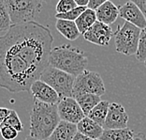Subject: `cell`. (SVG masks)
Wrapping results in <instances>:
<instances>
[{
    "label": "cell",
    "instance_id": "cell-1",
    "mask_svg": "<svg viewBox=\"0 0 146 140\" xmlns=\"http://www.w3.org/2000/svg\"><path fill=\"white\" fill-rule=\"evenodd\" d=\"M52 42L47 26L34 21L12 25L0 36V54L14 56L42 72L49 66Z\"/></svg>",
    "mask_w": 146,
    "mask_h": 140
},
{
    "label": "cell",
    "instance_id": "cell-2",
    "mask_svg": "<svg viewBox=\"0 0 146 140\" xmlns=\"http://www.w3.org/2000/svg\"><path fill=\"white\" fill-rule=\"evenodd\" d=\"M41 72L14 56L0 54V86L11 93L28 91Z\"/></svg>",
    "mask_w": 146,
    "mask_h": 140
},
{
    "label": "cell",
    "instance_id": "cell-3",
    "mask_svg": "<svg viewBox=\"0 0 146 140\" xmlns=\"http://www.w3.org/2000/svg\"><path fill=\"white\" fill-rule=\"evenodd\" d=\"M60 121L57 104H49L35 100L30 111V136L47 140Z\"/></svg>",
    "mask_w": 146,
    "mask_h": 140
},
{
    "label": "cell",
    "instance_id": "cell-4",
    "mask_svg": "<svg viewBox=\"0 0 146 140\" xmlns=\"http://www.w3.org/2000/svg\"><path fill=\"white\" fill-rule=\"evenodd\" d=\"M87 63L88 58L84 50L69 44H62L52 48L49 56V66L75 77L84 71Z\"/></svg>",
    "mask_w": 146,
    "mask_h": 140
},
{
    "label": "cell",
    "instance_id": "cell-5",
    "mask_svg": "<svg viewBox=\"0 0 146 140\" xmlns=\"http://www.w3.org/2000/svg\"><path fill=\"white\" fill-rule=\"evenodd\" d=\"M4 2L11 17V25L34 21L42 9L40 0H4Z\"/></svg>",
    "mask_w": 146,
    "mask_h": 140
},
{
    "label": "cell",
    "instance_id": "cell-6",
    "mask_svg": "<svg viewBox=\"0 0 146 140\" xmlns=\"http://www.w3.org/2000/svg\"><path fill=\"white\" fill-rule=\"evenodd\" d=\"M39 80L45 82L57 92L59 97H72L75 76L56 68L48 66L41 72Z\"/></svg>",
    "mask_w": 146,
    "mask_h": 140
},
{
    "label": "cell",
    "instance_id": "cell-7",
    "mask_svg": "<svg viewBox=\"0 0 146 140\" xmlns=\"http://www.w3.org/2000/svg\"><path fill=\"white\" fill-rule=\"evenodd\" d=\"M141 30V28L128 22H125L123 25H118L117 30L113 34L116 51L125 56L135 55Z\"/></svg>",
    "mask_w": 146,
    "mask_h": 140
},
{
    "label": "cell",
    "instance_id": "cell-8",
    "mask_svg": "<svg viewBox=\"0 0 146 140\" xmlns=\"http://www.w3.org/2000/svg\"><path fill=\"white\" fill-rule=\"evenodd\" d=\"M105 86L100 74L97 72L84 70L82 73L75 77L72 89V97L76 98L79 95L90 93L101 97L105 93Z\"/></svg>",
    "mask_w": 146,
    "mask_h": 140
},
{
    "label": "cell",
    "instance_id": "cell-9",
    "mask_svg": "<svg viewBox=\"0 0 146 140\" xmlns=\"http://www.w3.org/2000/svg\"><path fill=\"white\" fill-rule=\"evenodd\" d=\"M57 109L61 121L70 122L73 124H77L86 117L77 101L73 97L61 98L57 104Z\"/></svg>",
    "mask_w": 146,
    "mask_h": 140
},
{
    "label": "cell",
    "instance_id": "cell-10",
    "mask_svg": "<svg viewBox=\"0 0 146 140\" xmlns=\"http://www.w3.org/2000/svg\"><path fill=\"white\" fill-rule=\"evenodd\" d=\"M128 115L125 107L121 104L111 102L110 104L108 114L103 124L104 130L125 129L127 128Z\"/></svg>",
    "mask_w": 146,
    "mask_h": 140
},
{
    "label": "cell",
    "instance_id": "cell-11",
    "mask_svg": "<svg viewBox=\"0 0 146 140\" xmlns=\"http://www.w3.org/2000/svg\"><path fill=\"white\" fill-rule=\"evenodd\" d=\"M112 37L113 32L111 25L103 24L98 20L84 34L85 41L99 46H107Z\"/></svg>",
    "mask_w": 146,
    "mask_h": 140
},
{
    "label": "cell",
    "instance_id": "cell-12",
    "mask_svg": "<svg viewBox=\"0 0 146 140\" xmlns=\"http://www.w3.org/2000/svg\"><path fill=\"white\" fill-rule=\"evenodd\" d=\"M34 100H38L39 102H45L49 104H57L60 97L52 86H50L45 82L41 80H36L33 82L30 86V89Z\"/></svg>",
    "mask_w": 146,
    "mask_h": 140
},
{
    "label": "cell",
    "instance_id": "cell-13",
    "mask_svg": "<svg viewBox=\"0 0 146 140\" xmlns=\"http://www.w3.org/2000/svg\"><path fill=\"white\" fill-rule=\"evenodd\" d=\"M119 16L125 22L136 25L139 28L146 27V19L140 9L133 2L128 1L119 8Z\"/></svg>",
    "mask_w": 146,
    "mask_h": 140
},
{
    "label": "cell",
    "instance_id": "cell-14",
    "mask_svg": "<svg viewBox=\"0 0 146 140\" xmlns=\"http://www.w3.org/2000/svg\"><path fill=\"white\" fill-rule=\"evenodd\" d=\"M96 15H97L98 21L110 25L113 24L118 18L119 8L111 0H109L96 9Z\"/></svg>",
    "mask_w": 146,
    "mask_h": 140
},
{
    "label": "cell",
    "instance_id": "cell-15",
    "mask_svg": "<svg viewBox=\"0 0 146 140\" xmlns=\"http://www.w3.org/2000/svg\"><path fill=\"white\" fill-rule=\"evenodd\" d=\"M77 132V124L60 121L47 140H72Z\"/></svg>",
    "mask_w": 146,
    "mask_h": 140
},
{
    "label": "cell",
    "instance_id": "cell-16",
    "mask_svg": "<svg viewBox=\"0 0 146 140\" xmlns=\"http://www.w3.org/2000/svg\"><path fill=\"white\" fill-rule=\"evenodd\" d=\"M77 130L81 134L88 136L91 139H98L104 131L102 126L92 121L88 117H84L81 121L77 123Z\"/></svg>",
    "mask_w": 146,
    "mask_h": 140
},
{
    "label": "cell",
    "instance_id": "cell-17",
    "mask_svg": "<svg viewBox=\"0 0 146 140\" xmlns=\"http://www.w3.org/2000/svg\"><path fill=\"white\" fill-rule=\"evenodd\" d=\"M55 28L62 36H64L68 41H75L81 35L75 22L73 21L57 19L55 24Z\"/></svg>",
    "mask_w": 146,
    "mask_h": 140
},
{
    "label": "cell",
    "instance_id": "cell-18",
    "mask_svg": "<svg viewBox=\"0 0 146 140\" xmlns=\"http://www.w3.org/2000/svg\"><path fill=\"white\" fill-rule=\"evenodd\" d=\"M96 22H97L96 11L89 9V8H86L85 11L82 12L75 21V24L77 25L80 33L84 35Z\"/></svg>",
    "mask_w": 146,
    "mask_h": 140
},
{
    "label": "cell",
    "instance_id": "cell-19",
    "mask_svg": "<svg viewBox=\"0 0 146 140\" xmlns=\"http://www.w3.org/2000/svg\"><path fill=\"white\" fill-rule=\"evenodd\" d=\"M135 134L132 130L128 128L125 129H113L104 130L100 140H133Z\"/></svg>",
    "mask_w": 146,
    "mask_h": 140
},
{
    "label": "cell",
    "instance_id": "cell-20",
    "mask_svg": "<svg viewBox=\"0 0 146 140\" xmlns=\"http://www.w3.org/2000/svg\"><path fill=\"white\" fill-rule=\"evenodd\" d=\"M109 106L110 102L108 101H100L88 113V115L86 117H88L89 119H91L92 121L97 122L100 126H103L106 117L108 114Z\"/></svg>",
    "mask_w": 146,
    "mask_h": 140
},
{
    "label": "cell",
    "instance_id": "cell-21",
    "mask_svg": "<svg viewBox=\"0 0 146 140\" xmlns=\"http://www.w3.org/2000/svg\"><path fill=\"white\" fill-rule=\"evenodd\" d=\"M74 99L77 101L78 104L82 108V111H84L85 116H87L88 113L101 101L99 96L95 94H90V93H85V94L79 95Z\"/></svg>",
    "mask_w": 146,
    "mask_h": 140
},
{
    "label": "cell",
    "instance_id": "cell-22",
    "mask_svg": "<svg viewBox=\"0 0 146 140\" xmlns=\"http://www.w3.org/2000/svg\"><path fill=\"white\" fill-rule=\"evenodd\" d=\"M11 25V17L4 0H0V31H8Z\"/></svg>",
    "mask_w": 146,
    "mask_h": 140
},
{
    "label": "cell",
    "instance_id": "cell-23",
    "mask_svg": "<svg viewBox=\"0 0 146 140\" xmlns=\"http://www.w3.org/2000/svg\"><path fill=\"white\" fill-rule=\"evenodd\" d=\"M135 56L139 61L144 62L146 60V27L142 28L141 30L138 49Z\"/></svg>",
    "mask_w": 146,
    "mask_h": 140
},
{
    "label": "cell",
    "instance_id": "cell-24",
    "mask_svg": "<svg viewBox=\"0 0 146 140\" xmlns=\"http://www.w3.org/2000/svg\"><path fill=\"white\" fill-rule=\"evenodd\" d=\"M1 125H7V126H11V127L14 128L15 130H17L18 133L22 132L24 130V125L20 119L19 116L17 114V112L15 110H11L9 115L7 117V119L4 121V122Z\"/></svg>",
    "mask_w": 146,
    "mask_h": 140
},
{
    "label": "cell",
    "instance_id": "cell-25",
    "mask_svg": "<svg viewBox=\"0 0 146 140\" xmlns=\"http://www.w3.org/2000/svg\"><path fill=\"white\" fill-rule=\"evenodd\" d=\"M85 9H86V7H76L75 9H71V11H69L64 12V13H56L55 18L75 22L79 16L85 11Z\"/></svg>",
    "mask_w": 146,
    "mask_h": 140
},
{
    "label": "cell",
    "instance_id": "cell-26",
    "mask_svg": "<svg viewBox=\"0 0 146 140\" xmlns=\"http://www.w3.org/2000/svg\"><path fill=\"white\" fill-rule=\"evenodd\" d=\"M76 7L78 6L76 5L74 0H59L58 3L56 4L55 11L56 13H64L75 9Z\"/></svg>",
    "mask_w": 146,
    "mask_h": 140
},
{
    "label": "cell",
    "instance_id": "cell-27",
    "mask_svg": "<svg viewBox=\"0 0 146 140\" xmlns=\"http://www.w3.org/2000/svg\"><path fill=\"white\" fill-rule=\"evenodd\" d=\"M0 134L5 140H13L18 136V131L11 126L1 125L0 126Z\"/></svg>",
    "mask_w": 146,
    "mask_h": 140
},
{
    "label": "cell",
    "instance_id": "cell-28",
    "mask_svg": "<svg viewBox=\"0 0 146 140\" xmlns=\"http://www.w3.org/2000/svg\"><path fill=\"white\" fill-rule=\"evenodd\" d=\"M129 1L133 2L140 9V11H141L144 18L146 19V0H129Z\"/></svg>",
    "mask_w": 146,
    "mask_h": 140
},
{
    "label": "cell",
    "instance_id": "cell-29",
    "mask_svg": "<svg viewBox=\"0 0 146 140\" xmlns=\"http://www.w3.org/2000/svg\"><path fill=\"white\" fill-rule=\"evenodd\" d=\"M107 1H109V0H89L87 8L96 11L99 6H101L102 4H104V3Z\"/></svg>",
    "mask_w": 146,
    "mask_h": 140
},
{
    "label": "cell",
    "instance_id": "cell-30",
    "mask_svg": "<svg viewBox=\"0 0 146 140\" xmlns=\"http://www.w3.org/2000/svg\"><path fill=\"white\" fill-rule=\"evenodd\" d=\"M11 110L9 109V108H6V107H0V126L4 121L7 119V117L9 115Z\"/></svg>",
    "mask_w": 146,
    "mask_h": 140
},
{
    "label": "cell",
    "instance_id": "cell-31",
    "mask_svg": "<svg viewBox=\"0 0 146 140\" xmlns=\"http://www.w3.org/2000/svg\"><path fill=\"white\" fill-rule=\"evenodd\" d=\"M72 140H93V139H91L90 137H88V136H86L84 135L81 134L80 132H77Z\"/></svg>",
    "mask_w": 146,
    "mask_h": 140
},
{
    "label": "cell",
    "instance_id": "cell-32",
    "mask_svg": "<svg viewBox=\"0 0 146 140\" xmlns=\"http://www.w3.org/2000/svg\"><path fill=\"white\" fill-rule=\"evenodd\" d=\"M74 2L78 7H86L87 8L89 0H74Z\"/></svg>",
    "mask_w": 146,
    "mask_h": 140
},
{
    "label": "cell",
    "instance_id": "cell-33",
    "mask_svg": "<svg viewBox=\"0 0 146 140\" xmlns=\"http://www.w3.org/2000/svg\"><path fill=\"white\" fill-rule=\"evenodd\" d=\"M133 140H146V135L143 133H139V134L135 135Z\"/></svg>",
    "mask_w": 146,
    "mask_h": 140
},
{
    "label": "cell",
    "instance_id": "cell-34",
    "mask_svg": "<svg viewBox=\"0 0 146 140\" xmlns=\"http://www.w3.org/2000/svg\"><path fill=\"white\" fill-rule=\"evenodd\" d=\"M25 140H41V139H38V138H34V137H32V136H27V137H26Z\"/></svg>",
    "mask_w": 146,
    "mask_h": 140
},
{
    "label": "cell",
    "instance_id": "cell-35",
    "mask_svg": "<svg viewBox=\"0 0 146 140\" xmlns=\"http://www.w3.org/2000/svg\"><path fill=\"white\" fill-rule=\"evenodd\" d=\"M41 2H49V1H51V0H40Z\"/></svg>",
    "mask_w": 146,
    "mask_h": 140
},
{
    "label": "cell",
    "instance_id": "cell-36",
    "mask_svg": "<svg viewBox=\"0 0 146 140\" xmlns=\"http://www.w3.org/2000/svg\"><path fill=\"white\" fill-rule=\"evenodd\" d=\"M144 65H145V67H146V60L144 61Z\"/></svg>",
    "mask_w": 146,
    "mask_h": 140
},
{
    "label": "cell",
    "instance_id": "cell-37",
    "mask_svg": "<svg viewBox=\"0 0 146 140\" xmlns=\"http://www.w3.org/2000/svg\"><path fill=\"white\" fill-rule=\"evenodd\" d=\"M93 140H100V139H99V138H98V139H93Z\"/></svg>",
    "mask_w": 146,
    "mask_h": 140
}]
</instances>
